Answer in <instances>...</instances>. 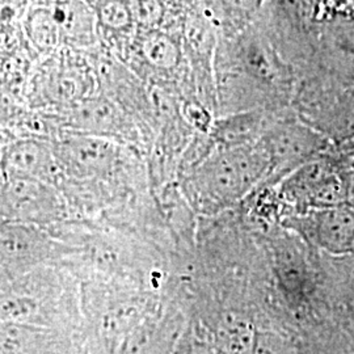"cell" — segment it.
Listing matches in <instances>:
<instances>
[{
	"label": "cell",
	"instance_id": "4fadbf2b",
	"mask_svg": "<svg viewBox=\"0 0 354 354\" xmlns=\"http://www.w3.org/2000/svg\"><path fill=\"white\" fill-rule=\"evenodd\" d=\"M319 257L327 277L344 295L354 298V251L342 254L319 252Z\"/></svg>",
	"mask_w": 354,
	"mask_h": 354
},
{
	"label": "cell",
	"instance_id": "3957f363",
	"mask_svg": "<svg viewBox=\"0 0 354 354\" xmlns=\"http://www.w3.org/2000/svg\"><path fill=\"white\" fill-rule=\"evenodd\" d=\"M261 142L270 160V175L266 181L272 183H279L301 165L336 150L326 134L298 114L270 117Z\"/></svg>",
	"mask_w": 354,
	"mask_h": 354
},
{
	"label": "cell",
	"instance_id": "8992f818",
	"mask_svg": "<svg viewBox=\"0 0 354 354\" xmlns=\"http://www.w3.org/2000/svg\"><path fill=\"white\" fill-rule=\"evenodd\" d=\"M55 156L77 175H96L114 165L117 147L106 137L74 130L58 142Z\"/></svg>",
	"mask_w": 354,
	"mask_h": 354
},
{
	"label": "cell",
	"instance_id": "9c48e42d",
	"mask_svg": "<svg viewBox=\"0 0 354 354\" xmlns=\"http://www.w3.org/2000/svg\"><path fill=\"white\" fill-rule=\"evenodd\" d=\"M57 156L49 147L35 140H19L11 145L3 156L7 175L49 180L57 168Z\"/></svg>",
	"mask_w": 354,
	"mask_h": 354
},
{
	"label": "cell",
	"instance_id": "ba28073f",
	"mask_svg": "<svg viewBox=\"0 0 354 354\" xmlns=\"http://www.w3.org/2000/svg\"><path fill=\"white\" fill-rule=\"evenodd\" d=\"M270 115L266 109H250L228 114L215 121L210 130L216 150L247 146L261 140Z\"/></svg>",
	"mask_w": 354,
	"mask_h": 354
},
{
	"label": "cell",
	"instance_id": "277c9868",
	"mask_svg": "<svg viewBox=\"0 0 354 354\" xmlns=\"http://www.w3.org/2000/svg\"><path fill=\"white\" fill-rule=\"evenodd\" d=\"M292 228L317 252L342 254L354 251V205L310 210L297 214Z\"/></svg>",
	"mask_w": 354,
	"mask_h": 354
},
{
	"label": "cell",
	"instance_id": "5bb4252c",
	"mask_svg": "<svg viewBox=\"0 0 354 354\" xmlns=\"http://www.w3.org/2000/svg\"><path fill=\"white\" fill-rule=\"evenodd\" d=\"M136 26L140 30L162 28L167 12L165 0H127Z\"/></svg>",
	"mask_w": 354,
	"mask_h": 354
},
{
	"label": "cell",
	"instance_id": "8fae6325",
	"mask_svg": "<svg viewBox=\"0 0 354 354\" xmlns=\"http://www.w3.org/2000/svg\"><path fill=\"white\" fill-rule=\"evenodd\" d=\"M21 28L28 44L39 54L50 55L64 45L59 24L51 6H32L26 8Z\"/></svg>",
	"mask_w": 354,
	"mask_h": 354
},
{
	"label": "cell",
	"instance_id": "7c38bea8",
	"mask_svg": "<svg viewBox=\"0 0 354 354\" xmlns=\"http://www.w3.org/2000/svg\"><path fill=\"white\" fill-rule=\"evenodd\" d=\"M140 53L152 67L172 70L180 64L181 51L174 36L162 28L140 30Z\"/></svg>",
	"mask_w": 354,
	"mask_h": 354
},
{
	"label": "cell",
	"instance_id": "6da1fadb",
	"mask_svg": "<svg viewBox=\"0 0 354 354\" xmlns=\"http://www.w3.org/2000/svg\"><path fill=\"white\" fill-rule=\"evenodd\" d=\"M270 175V160L261 140L235 149L216 150L196 169L193 184L215 205L236 203Z\"/></svg>",
	"mask_w": 354,
	"mask_h": 354
},
{
	"label": "cell",
	"instance_id": "5b68a950",
	"mask_svg": "<svg viewBox=\"0 0 354 354\" xmlns=\"http://www.w3.org/2000/svg\"><path fill=\"white\" fill-rule=\"evenodd\" d=\"M36 79V91L49 105L71 108L91 97L92 82L87 70L66 55L45 64Z\"/></svg>",
	"mask_w": 354,
	"mask_h": 354
},
{
	"label": "cell",
	"instance_id": "2e32d148",
	"mask_svg": "<svg viewBox=\"0 0 354 354\" xmlns=\"http://www.w3.org/2000/svg\"><path fill=\"white\" fill-rule=\"evenodd\" d=\"M184 114L190 124L200 130L209 131L212 130L213 122L210 121V117L207 112H205L203 106L198 104H187L184 108Z\"/></svg>",
	"mask_w": 354,
	"mask_h": 354
},
{
	"label": "cell",
	"instance_id": "52a82bcc",
	"mask_svg": "<svg viewBox=\"0 0 354 354\" xmlns=\"http://www.w3.org/2000/svg\"><path fill=\"white\" fill-rule=\"evenodd\" d=\"M51 7L64 45L87 48L96 42L100 28L96 11L88 0H55Z\"/></svg>",
	"mask_w": 354,
	"mask_h": 354
},
{
	"label": "cell",
	"instance_id": "9a60e30c",
	"mask_svg": "<svg viewBox=\"0 0 354 354\" xmlns=\"http://www.w3.org/2000/svg\"><path fill=\"white\" fill-rule=\"evenodd\" d=\"M264 0H219L228 12L238 16H252L257 12Z\"/></svg>",
	"mask_w": 354,
	"mask_h": 354
},
{
	"label": "cell",
	"instance_id": "e0dca14e",
	"mask_svg": "<svg viewBox=\"0 0 354 354\" xmlns=\"http://www.w3.org/2000/svg\"><path fill=\"white\" fill-rule=\"evenodd\" d=\"M17 4L20 7H23L24 10L28 7H32V6H53L55 0H16Z\"/></svg>",
	"mask_w": 354,
	"mask_h": 354
},
{
	"label": "cell",
	"instance_id": "7a4b0ae2",
	"mask_svg": "<svg viewBox=\"0 0 354 354\" xmlns=\"http://www.w3.org/2000/svg\"><path fill=\"white\" fill-rule=\"evenodd\" d=\"M279 194L297 214L348 203L342 151L327 152L294 169L279 181Z\"/></svg>",
	"mask_w": 354,
	"mask_h": 354
},
{
	"label": "cell",
	"instance_id": "30bf717a",
	"mask_svg": "<svg viewBox=\"0 0 354 354\" xmlns=\"http://www.w3.org/2000/svg\"><path fill=\"white\" fill-rule=\"evenodd\" d=\"M68 125L75 131L106 137L121 134L125 121L112 102L104 99H87L71 106Z\"/></svg>",
	"mask_w": 354,
	"mask_h": 354
}]
</instances>
